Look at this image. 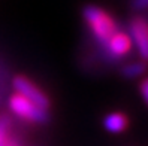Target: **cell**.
Here are the masks:
<instances>
[{
	"label": "cell",
	"instance_id": "cell-1",
	"mask_svg": "<svg viewBox=\"0 0 148 146\" xmlns=\"http://www.w3.org/2000/svg\"><path fill=\"white\" fill-rule=\"evenodd\" d=\"M82 15H84V20H85L87 25H88L91 33L94 34V37L102 45H105L106 40L115 31H118L117 22L114 21V18L108 12L100 9L99 6H94V5L85 6L82 11Z\"/></svg>",
	"mask_w": 148,
	"mask_h": 146
},
{
	"label": "cell",
	"instance_id": "cell-2",
	"mask_svg": "<svg viewBox=\"0 0 148 146\" xmlns=\"http://www.w3.org/2000/svg\"><path fill=\"white\" fill-rule=\"evenodd\" d=\"M9 107L11 110L25 121L30 122H38V124H45L49 121V115L47 109H42L36 106L30 100L24 98L20 94H14L9 98Z\"/></svg>",
	"mask_w": 148,
	"mask_h": 146
},
{
	"label": "cell",
	"instance_id": "cell-3",
	"mask_svg": "<svg viewBox=\"0 0 148 146\" xmlns=\"http://www.w3.org/2000/svg\"><path fill=\"white\" fill-rule=\"evenodd\" d=\"M12 87L16 91V94H20L24 98L30 100L36 106L48 110L49 98L47 97V94H43L42 90L39 87H36L32 81H29L25 76H15L14 81H12Z\"/></svg>",
	"mask_w": 148,
	"mask_h": 146
},
{
	"label": "cell",
	"instance_id": "cell-4",
	"mask_svg": "<svg viewBox=\"0 0 148 146\" xmlns=\"http://www.w3.org/2000/svg\"><path fill=\"white\" fill-rule=\"evenodd\" d=\"M129 37L144 61H148V20L136 16L129 24Z\"/></svg>",
	"mask_w": 148,
	"mask_h": 146
},
{
	"label": "cell",
	"instance_id": "cell-5",
	"mask_svg": "<svg viewBox=\"0 0 148 146\" xmlns=\"http://www.w3.org/2000/svg\"><path fill=\"white\" fill-rule=\"evenodd\" d=\"M106 49L108 55L112 58H123L126 57L130 49H132V40H130L129 34L124 31H115L112 36L106 40V43L103 45Z\"/></svg>",
	"mask_w": 148,
	"mask_h": 146
},
{
	"label": "cell",
	"instance_id": "cell-6",
	"mask_svg": "<svg viewBox=\"0 0 148 146\" xmlns=\"http://www.w3.org/2000/svg\"><path fill=\"white\" fill-rule=\"evenodd\" d=\"M129 119L124 113L121 112H112L103 119V125L109 133H121L127 128Z\"/></svg>",
	"mask_w": 148,
	"mask_h": 146
},
{
	"label": "cell",
	"instance_id": "cell-7",
	"mask_svg": "<svg viewBox=\"0 0 148 146\" xmlns=\"http://www.w3.org/2000/svg\"><path fill=\"white\" fill-rule=\"evenodd\" d=\"M147 69H148V66H147L145 61H135V63L124 64L120 69V73L126 79H135V78L142 76L147 72Z\"/></svg>",
	"mask_w": 148,
	"mask_h": 146
},
{
	"label": "cell",
	"instance_id": "cell-8",
	"mask_svg": "<svg viewBox=\"0 0 148 146\" xmlns=\"http://www.w3.org/2000/svg\"><path fill=\"white\" fill-rule=\"evenodd\" d=\"M9 127H11V118L8 115H0V131L8 134Z\"/></svg>",
	"mask_w": 148,
	"mask_h": 146
},
{
	"label": "cell",
	"instance_id": "cell-9",
	"mask_svg": "<svg viewBox=\"0 0 148 146\" xmlns=\"http://www.w3.org/2000/svg\"><path fill=\"white\" fill-rule=\"evenodd\" d=\"M139 92H141V96L145 101V105L148 106V78L142 79V82L139 84Z\"/></svg>",
	"mask_w": 148,
	"mask_h": 146
},
{
	"label": "cell",
	"instance_id": "cell-10",
	"mask_svg": "<svg viewBox=\"0 0 148 146\" xmlns=\"http://www.w3.org/2000/svg\"><path fill=\"white\" fill-rule=\"evenodd\" d=\"M132 6H133V9H136V11L147 9L148 7V0H133Z\"/></svg>",
	"mask_w": 148,
	"mask_h": 146
},
{
	"label": "cell",
	"instance_id": "cell-11",
	"mask_svg": "<svg viewBox=\"0 0 148 146\" xmlns=\"http://www.w3.org/2000/svg\"><path fill=\"white\" fill-rule=\"evenodd\" d=\"M8 139H9V137H8V134H5V133L0 131V146H5L6 142H8Z\"/></svg>",
	"mask_w": 148,
	"mask_h": 146
},
{
	"label": "cell",
	"instance_id": "cell-12",
	"mask_svg": "<svg viewBox=\"0 0 148 146\" xmlns=\"http://www.w3.org/2000/svg\"><path fill=\"white\" fill-rule=\"evenodd\" d=\"M5 146H20V145H18V143H15V142H12L11 139H8V142H6Z\"/></svg>",
	"mask_w": 148,
	"mask_h": 146
}]
</instances>
